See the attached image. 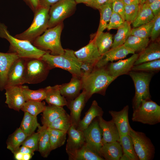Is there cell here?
<instances>
[{
    "instance_id": "obj_1",
    "label": "cell",
    "mask_w": 160,
    "mask_h": 160,
    "mask_svg": "<svg viewBox=\"0 0 160 160\" xmlns=\"http://www.w3.org/2000/svg\"><path fill=\"white\" fill-rule=\"evenodd\" d=\"M116 79L109 74L105 66L95 67L89 74L82 77V89L86 93V103L94 94L105 95L107 87Z\"/></svg>"
},
{
    "instance_id": "obj_2",
    "label": "cell",
    "mask_w": 160,
    "mask_h": 160,
    "mask_svg": "<svg viewBox=\"0 0 160 160\" xmlns=\"http://www.w3.org/2000/svg\"><path fill=\"white\" fill-rule=\"evenodd\" d=\"M0 37L7 40L10 44V52L16 53L19 58L41 59L48 51L40 49L30 41L17 39L9 33L7 27L0 22Z\"/></svg>"
},
{
    "instance_id": "obj_3",
    "label": "cell",
    "mask_w": 160,
    "mask_h": 160,
    "mask_svg": "<svg viewBox=\"0 0 160 160\" xmlns=\"http://www.w3.org/2000/svg\"><path fill=\"white\" fill-rule=\"evenodd\" d=\"M47 65L50 70L58 68L66 70L72 76L81 78L83 76L78 64V59L74 51L65 49V53L61 55H53L48 51L41 58Z\"/></svg>"
},
{
    "instance_id": "obj_4",
    "label": "cell",
    "mask_w": 160,
    "mask_h": 160,
    "mask_svg": "<svg viewBox=\"0 0 160 160\" xmlns=\"http://www.w3.org/2000/svg\"><path fill=\"white\" fill-rule=\"evenodd\" d=\"M63 28L62 22L47 29L43 34L34 40L33 44L40 49L49 50L50 54L53 55L64 54L65 49L63 48L60 41V36Z\"/></svg>"
},
{
    "instance_id": "obj_5",
    "label": "cell",
    "mask_w": 160,
    "mask_h": 160,
    "mask_svg": "<svg viewBox=\"0 0 160 160\" xmlns=\"http://www.w3.org/2000/svg\"><path fill=\"white\" fill-rule=\"evenodd\" d=\"M50 7L39 6L34 13V18L30 27L15 37L33 43L34 40L48 28Z\"/></svg>"
},
{
    "instance_id": "obj_6",
    "label": "cell",
    "mask_w": 160,
    "mask_h": 160,
    "mask_svg": "<svg viewBox=\"0 0 160 160\" xmlns=\"http://www.w3.org/2000/svg\"><path fill=\"white\" fill-rule=\"evenodd\" d=\"M153 73L132 71L129 72L135 89V95L132 101L133 110L138 107L143 100L151 99L149 86Z\"/></svg>"
},
{
    "instance_id": "obj_7",
    "label": "cell",
    "mask_w": 160,
    "mask_h": 160,
    "mask_svg": "<svg viewBox=\"0 0 160 160\" xmlns=\"http://www.w3.org/2000/svg\"><path fill=\"white\" fill-rule=\"evenodd\" d=\"M132 121L150 125L160 122V106L151 99L143 100L133 110Z\"/></svg>"
},
{
    "instance_id": "obj_8",
    "label": "cell",
    "mask_w": 160,
    "mask_h": 160,
    "mask_svg": "<svg viewBox=\"0 0 160 160\" xmlns=\"http://www.w3.org/2000/svg\"><path fill=\"white\" fill-rule=\"evenodd\" d=\"M129 135L132 140L135 152L140 160H152L154 157L155 148L145 134L137 131L131 127Z\"/></svg>"
},
{
    "instance_id": "obj_9",
    "label": "cell",
    "mask_w": 160,
    "mask_h": 160,
    "mask_svg": "<svg viewBox=\"0 0 160 160\" xmlns=\"http://www.w3.org/2000/svg\"><path fill=\"white\" fill-rule=\"evenodd\" d=\"M50 69L41 59H26L24 83L35 84L47 78Z\"/></svg>"
},
{
    "instance_id": "obj_10",
    "label": "cell",
    "mask_w": 160,
    "mask_h": 160,
    "mask_svg": "<svg viewBox=\"0 0 160 160\" xmlns=\"http://www.w3.org/2000/svg\"><path fill=\"white\" fill-rule=\"evenodd\" d=\"M77 3L75 0H60L50 7L48 28L63 22L75 12Z\"/></svg>"
},
{
    "instance_id": "obj_11",
    "label": "cell",
    "mask_w": 160,
    "mask_h": 160,
    "mask_svg": "<svg viewBox=\"0 0 160 160\" xmlns=\"http://www.w3.org/2000/svg\"><path fill=\"white\" fill-rule=\"evenodd\" d=\"M26 62V59L19 58L12 63L8 73L5 88L25 84Z\"/></svg>"
},
{
    "instance_id": "obj_12",
    "label": "cell",
    "mask_w": 160,
    "mask_h": 160,
    "mask_svg": "<svg viewBox=\"0 0 160 160\" xmlns=\"http://www.w3.org/2000/svg\"><path fill=\"white\" fill-rule=\"evenodd\" d=\"M86 143L94 151L99 154L102 145L103 133L97 117L95 118L83 131Z\"/></svg>"
},
{
    "instance_id": "obj_13",
    "label": "cell",
    "mask_w": 160,
    "mask_h": 160,
    "mask_svg": "<svg viewBox=\"0 0 160 160\" xmlns=\"http://www.w3.org/2000/svg\"><path fill=\"white\" fill-rule=\"evenodd\" d=\"M138 55V54L135 53L127 59L108 63L105 66L108 73L116 79L120 76L129 73L134 65Z\"/></svg>"
},
{
    "instance_id": "obj_14",
    "label": "cell",
    "mask_w": 160,
    "mask_h": 160,
    "mask_svg": "<svg viewBox=\"0 0 160 160\" xmlns=\"http://www.w3.org/2000/svg\"><path fill=\"white\" fill-rule=\"evenodd\" d=\"M135 52L124 44L116 47L111 48L101 56L100 60L95 65V67L100 68L105 66L109 62L125 58L129 54Z\"/></svg>"
},
{
    "instance_id": "obj_15",
    "label": "cell",
    "mask_w": 160,
    "mask_h": 160,
    "mask_svg": "<svg viewBox=\"0 0 160 160\" xmlns=\"http://www.w3.org/2000/svg\"><path fill=\"white\" fill-rule=\"evenodd\" d=\"M22 86L7 87L5 88V103L9 108L18 111L21 110L26 102Z\"/></svg>"
},
{
    "instance_id": "obj_16",
    "label": "cell",
    "mask_w": 160,
    "mask_h": 160,
    "mask_svg": "<svg viewBox=\"0 0 160 160\" xmlns=\"http://www.w3.org/2000/svg\"><path fill=\"white\" fill-rule=\"evenodd\" d=\"M129 106L127 105L121 111H109V113L115 124L118 131L120 137L129 135L131 127L128 118Z\"/></svg>"
},
{
    "instance_id": "obj_17",
    "label": "cell",
    "mask_w": 160,
    "mask_h": 160,
    "mask_svg": "<svg viewBox=\"0 0 160 160\" xmlns=\"http://www.w3.org/2000/svg\"><path fill=\"white\" fill-rule=\"evenodd\" d=\"M74 53L79 60L95 65L101 57L92 39L87 45L78 50L74 51Z\"/></svg>"
},
{
    "instance_id": "obj_18",
    "label": "cell",
    "mask_w": 160,
    "mask_h": 160,
    "mask_svg": "<svg viewBox=\"0 0 160 160\" xmlns=\"http://www.w3.org/2000/svg\"><path fill=\"white\" fill-rule=\"evenodd\" d=\"M97 118L99 125L102 131V145L107 143L118 141L120 135L113 120L106 121L103 118L102 116L98 117Z\"/></svg>"
},
{
    "instance_id": "obj_19",
    "label": "cell",
    "mask_w": 160,
    "mask_h": 160,
    "mask_svg": "<svg viewBox=\"0 0 160 160\" xmlns=\"http://www.w3.org/2000/svg\"><path fill=\"white\" fill-rule=\"evenodd\" d=\"M86 98L85 92L83 90L82 92L74 100H67L66 106L70 111V116L71 124L76 127L81 120V112L86 103Z\"/></svg>"
},
{
    "instance_id": "obj_20",
    "label": "cell",
    "mask_w": 160,
    "mask_h": 160,
    "mask_svg": "<svg viewBox=\"0 0 160 160\" xmlns=\"http://www.w3.org/2000/svg\"><path fill=\"white\" fill-rule=\"evenodd\" d=\"M19 58L15 53L0 52V90L5 89L9 70L12 63Z\"/></svg>"
},
{
    "instance_id": "obj_21",
    "label": "cell",
    "mask_w": 160,
    "mask_h": 160,
    "mask_svg": "<svg viewBox=\"0 0 160 160\" xmlns=\"http://www.w3.org/2000/svg\"><path fill=\"white\" fill-rule=\"evenodd\" d=\"M82 89L81 78L74 76H72L69 83L60 85V87L61 95L67 100H72L77 97Z\"/></svg>"
},
{
    "instance_id": "obj_22",
    "label": "cell",
    "mask_w": 160,
    "mask_h": 160,
    "mask_svg": "<svg viewBox=\"0 0 160 160\" xmlns=\"http://www.w3.org/2000/svg\"><path fill=\"white\" fill-rule=\"evenodd\" d=\"M67 134L68 137L66 145V152L79 148L86 142L83 131L77 129L74 125L71 124Z\"/></svg>"
},
{
    "instance_id": "obj_23",
    "label": "cell",
    "mask_w": 160,
    "mask_h": 160,
    "mask_svg": "<svg viewBox=\"0 0 160 160\" xmlns=\"http://www.w3.org/2000/svg\"><path fill=\"white\" fill-rule=\"evenodd\" d=\"M69 160H104L85 142L79 148L66 152Z\"/></svg>"
},
{
    "instance_id": "obj_24",
    "label": "cell",
    "mask_w": 160,
    "mask_h": 160,
    "mask_svg": "<svg viewBox=\"0 0 160 160\" xmlns=\"http://www.w3.org/2000/svg\"><path fill=\"white\" fill-rule=\"evenodd\" d=\"M160 59V44L158 42L153 41L140 53L134 65Z\"/></svg>"
},
{
    "instance_id": "obj_25",
    "label": "cell",
    "mask_w": 160,
    "mask_h": 160,
    "mask_svg": "<svg viewBox=\"0 0 160 160\" xmlns=\"http://www.w3.org/2000/svg\"><path fill=\"white\" fill-rule=\"evenodd\" d=\"M99 153L104 160H120L123 152L120 143L117 141L103 144Z\"/></svg>"
},
{
    "instance_id": "obj_26",
    "label": "cell",
    "mask_w": 160,
    "mask_h": 160,
    "mask_svg": "<svg viewBox=\"0 0 160 160\" xmlns=\"http://www.w3.org/2000/svg\"><path fill=\"white\" fill-rule=\"evenodd\" d=\"M104 112L95 100H93L91 105L85 113L83 119L80 120L76 127L78 130L83 131L86 129L96 118L103 116Z\"/></svg>"
},
{
    "instance_id": "obj_27",
    "label": "cell",
    "mask_w": 160,
    "mask_h": 160,
    "mask_svg": "<svg viewBox=\"0 0 160 160\" xmlns=\"http://www.w3.org/2000/svg\"><path fill=\"white\" fill-rule=\"evenodd\" d=\"M60 87V85H56L49 86L44 88L46 92L45 100L48 105L63 107L66 105L67 100L61 95Z\"/></svg>"
},
{
    "instance_id": "obj_28",
    "label": "cell",
    "mask_w": 160,
    "mask_h": 160,
    "mask_svg": "<svg viewBox=\"0 0 160 160\" xmlns=\"http://www.w3.org/2000/svg\"><path fill=\"white\" fill-rule=\"evenodd\" d=\"M38 128L39 133L38 151L42 156L47 158L52 151L47 127L40 125Z\"/></svg>"
},
{
    "instance_id": "obj_29",
    "label": "cell",
    "mask_w": 160,
    "mask_h": 160,
    "mask_svg": "<svg viewBox=\"0 0 160 160\" xmlns=\"http://www.w3.org/2000/svg\"><path fill=\"white\" fill-rule=\"evenodd\" d=\"M92 39L101 56L111 48L113 42L112 35L108 32L96 33Z\"/></svg>"
},
{
    "instance_id": "obj_30",
    "label": "cell",
    "mask_w": 160,
    "mask_h": 160,
    "mask_svg": "<svg viewBox=\"0 0 160 160\" xmlns=\"http://www.w3.org/2000/svg\"><path fill=\"white\" fill-rule=\"evenodd\" d=\"M41 122L46 127L61 116L66 113L63 107L48 105L42 112Z\"/></svg>"
},
{
    "instance_id": "obj_31",
    "label": "cell",
    "mask_w": 160,
    "mask_h": 160,
    "mask_svg": "<svg viewBox=\"0 0 160 160\" xmlns=\"http://www.w3.org/2000/svg\"><path fill=\"white\" fill-rule=\"evenodd\" d=\"M154 17L148 4L145 3L140 4L137 16L132 23V25L134 28L139 27L151 21Z\"/></svg>"
},
{
    "instance_id": "obj_32",
    "label": "cell",
    "mask_w": 160,
    "mask_h": 160,
    "mask_svg": "<svg viewBox=\"0 0 160 160\" xmlns=\"http://www.w3.org/2000/svg\"><path fill=\"white\" fill-rule=\"evenodd\" d=\"M27 136L20 127L17 128L8 137L7 148L13 153L18 150Z\"/></svg>"
},
{
    "instance_id": "obj_33",
    "label": "cell",
    "mask_w": 160,
    "mask_h": 160,
    "mask_svg": "<svg viewBox=\"0 0 160 160\" xmlns=\"http://www.w3.org/2000/svg\"><path fill=\"white\" fill-rule=\"evenodd\" d=\"M131 23L125 21L124 24L118 29L113 38L111 48L123 45L129 37L131 35L132 28Z\"/></svg>"
},
{
    "instance_id": "obj_34",
    "label": "cell",
    "mask_w": 160,
    "mask_h": 160,
    "mask_svg": "<svg viewBox=\"0 0 160 160\" xmlns=\"http://www.w3.org/2000/svg\"><path fill=\"white\" fill-rule=\"evenodd\" d=\"M149 42V38H142L131 35L123 44L135 53H140L146 47Z\"/></svg>"
},
{
    "instance_id": "obj_35",
    "label": "cell",
    "mask_w": 160,
    "mask_h": 160,
    "mask_svg": "<svg viewBox=\"0 0 160 160\" xmlns=\"http://www.w3.org/2000/svg\"><path fill=\"white\" fill-rule=\"evenodd\" d=\"M24 112L20 127L28 136L34 133L40 124L38 122L37 116H34L27 112Z\"/></svg>"
},
{
    "instance_id": "obj_36",
    "label": "cell",
    "mask_w": 160,
    "mask_h": 160,
    "mask_svg": "<svg viewBox=\"0 0 160 160\" xmlns=\"http://www.w3.org/2000/svg\"><path fill=\"white\" fill-rule=\"evenodd\" d=\"M47 130L49 134L52 151L64 145L66 139L67 132L48 127Z\"/></svg>"
},
{
    "instance_id": "obj_37",
    "label": "cell",
    "mask_w": 160,
    "mask_h": 160,
    "mask_svg": "<svg viewBox=\"0 0 160 160\" xmlns=\"http://www.w3.org/2000/svg\"><path fill=\"white\" fill-rule=\"evenodd\" d=\"M118 141L121 146L123 153L127 155L130 160H139L135 151L132 140L129 135L120 136Z\"/></svg>"
},
{
    "instance_id": "obj_38",
    "label": "cell",
    "mask_w": 160,
    "mask_h": 160,
    "mask_svg": "<svg viewBox=\"0 0 160 160\" xmlns=\"http://www.w3.org/2000/svg\"><path fill=\"white\" fill-rule=\"evenodd\" d=\"M112 2L108 3L98 9L100 14V19L97 33L103 32L107 27L112 13Z\"/></svg>"
},
{
    "instance_id": "obj_39",
    "label": "cell",
    "mask_w": 160,
    "mask_h": 160,
    "mask_svg": "<svg viewBox=\"0 0 160 160\" xmlns=\"http://www.w3.org/2000/svg\"><path fill=\"white\" fill-rule=\"evenodd\" d=\"M22 92L26 101H42L45 99L46 92L45 89L32 90L28 86H21Z\"/></svg>"
},
{
    "instance_id": "obj_40",
    "label": "cell",
    "mask_w": 160,
    "mask_h": 160,
    "mask_svg": "<svg viewBox=\"0 0 160 160\" xmlns=\"http://www.w3.org/2000/svg\"><path fill=\"white\" fill-rule=\"evenodd\" d=\"M46 106L44 102L26 101L21 110L24 112H27L34 116H37L39 114L42 113Z\"/></svg>"
},
{
    "instance_id": "obj_41",
    "label": "cell",
    "mask_w": 160,
    "mask_h": 160,
    "mask_svg": "<svg viewBox=\"0 0 160 160\" xmlns=\"http://www.w3.org/2000/svg\"><path fill=\"white\" fill-rule=\"evenodd\" d=\"M71 124L70 115L66 113L56 119L49 124L47 127L67 132Z\"/></svg>"
},
{
    "instance_id": "obj_42",
    "label": "cell",
    "mask_w": 160,
    "mask_h": 160,
    "mask_svg": "<svg viewBox=\"0 0 160 160\" xmlns=\"http://www.w3.org/2000/svg\"><path fill=\"white\" fill-rule=\"evenodd\" d=\"M160 70V59H159L134 65L131 71L154 73Z\"/></svg>"
},
{
    "instance_id": "obj_43",
    "label": "cell",
    "mask_w": 160,
    "mask_h": 160,
    "mask_svg": "<svg viewBox=\"0 0 160 160\" xmlns=\"http://www.w3.org/2000/svg\"><path fill=\"white\" fill-rule=\"evenodd\" d=\"M154 20V18L147 23L132 29L131 35L144 38L150 37Z\"/></svg>"
},
{
    "instance_id": "obj_44",
    "label": "cell",
    "mask_w": 160,
    "mask_h": 160,
    "mask_svg": "<svg viewBox=\"0 0 160 160\" xmlns=\"http://www.w3.org/2000/svg\"><path fill=\"white\" fill-rule=\"evenodd\" d=\"M139 4L125 5V21L131 23H132L135 21L138 14Z\"/></svg>"
},
{
    "instance_id": "obj_45",
    "label": "cell",
    "mask_w": 160,
    "mask_h": 160,
    "mask_svg": "<svg viewBox=\"0 0 160 160\" xmlns=\"http://www.w3.org/2000/svg\"><path fill=\"white\" fill-rule=\"evenodd\" d=\"M39 137V132H34L27 136L22 145L28 148L34 152L38 151Z\"/></svg>"
},
{
    "instance_id": "obj_46",
    "label": "cell",
    "mask_w": 160,
    "mask_h": 160,
    "mask_svg": "<svg viewBox=\"0 0 160 160\" xmlns=\"http://www.w3.org/2000/svg\"><path fill=\"white\" fill-rule=\"evenodd\" d=\"M125 20L117 13L112 12L107 27L108 30L111 29H118L124 23Z\"/></svg>"
},
{
    "instance_id": "obj_47",
    "label": "cell",
    "mask_w": 160,
    "mask_h": 160,
    "mask_svg": "<svg viewBox=\"0 0 160 160\" xmlns=\"http://www.w3.org/2000/svg\"><path fill=\"white\" fill-rule=\"evenodd\" d=\"M160 33V13L154 17V22L150 36L151 40L155 41Z\"/></svg>"
},
{
    "instance_id": "obj_48",
    "label": "cell",
    "mask_w": 160,
    "mask_h": 160,
    "mask_svg": "<svg viewBox=\"0 0 160 160\" xmlns=\"http://www.w3.org/2000/svg\"><path fill=\"white\" fill-rule=\"evenodd\" d=\"M112 12L117 13L125 20V4L121 0H116L112 2Z\"/></svg>"
},
{
    "instance_id": "obj_49",
    "label": "cell",
    "mask_w": 160,
    "mask_h": 160,
    "mask_svg": "<svg viewBox=\"0 0 160 160\" xmlns=\"http://www.w3.org/2000/svg\"><path fill=\"white\" fill-rule=\"evenodd\" d=\"M78 64L82 73V77L88 75L93 71L95 67V65L94 64L81 61L78 59Z\"/></svg>"
},
{
    "instance_id": "obj_50",
    "label": "cell",
    "mask_w": 160,
    "mask_h": 160,
    "mask_svg": "<svg viewBox=\"0 0 160 160\" xmlns=\"http://www.w3.org/2000/svg\"><path fill=\"white\" fill-rule=\"evenodd\" d=\"M109 1V0H90L86 5L98 9L102 6Z\"/></svg>"
},
{
    "instance_id": "obj_51",
    "label": "cell",
    "mask_w": 160,
    "mask_h": 160,
    "mask_svg": "<svg viewBox=\"0 0 160 160\" xmlns=\"http://www.w3.org/2000/svg\"><path fill=\"white\" fill-rule=\"evenodd\" d=\"M149 6L154 16L160 13V0H155Z\"/></svg>"
},
{
    "instance_id": "obj_52",
    "label": "cell",
    "mask_w": 160,
    "mask_h": 160,
    "mask_svg": "<svg viewBox=\"0 0 160 160\" xmlns=\"http://www.w3.org/2000/svg\"><path fill=\"white\" fill-rule=\"evenodd\" d=\"M34 12L39 6V0H23Z\"/></svg>"
},
{
    "instance_id": "obj_53",
    "label": "cell",
    "mask_w": 160,
    "mask_h": 160,
    "mask_svg": "<svg viewBox=\"0 0 160 160\" xmlns=\"http://www.w3.org/2000/svg\"><path fill=\"white\" fill-rule=\"evenodd\" d=\"M60 0H39V6L50 7Z\"/></svg>"
},
{
    "instance_id": "obj_54",
    "label": "cell",
    "mask_w": 160,
    "mask_h": 160,
    "mask_svg": "<svg viewBox=\"0 0 160 160\" xmlns=\"http://www.w3.org/2000/svg\"><path fill=\"white\" fill-rule=\"evenodd\" d=\"M17 151H18L23 154H31L33 155L34 154V152L28 148L23 145L20 147Z\"/></svg>"
},
{
    "instance_id": "obj_55",
    "label": "cell",
    "mask_w": 160,
    "mask_h": 160,
    "mask_svg": "<svg viewBox=\"0 0 160 160\" xmlns=\"http://www.w3.org/2000/svg\"><path fill=\"white\" fill-rule=\"evenodd\" d=\"M125 5L133 4H139L140 3V0H121Z\"/></svg>"
},
{
    "instance_id": "obj_56",
    "label": "cell",
    "mask_w": 160,
    "mask_h": 160,
    "mask_svg": "<svg viewBox=\"0 0 160 160\" xmlns=\"http://www.w3.org/2000/svg\"><path fill=\"white\" fill-rule=\"evenodd\" d=\"M14 158L16 160H23V153L18 151H17L13 153Z\"/></svg>"
},
{
    "instance_id": "obj_57",
    "label": "cell",
    "mask_w": 160,
    "mask_h": 160,
    "mask_svg": "<svg viewBox=\"0 0 160 160\" xmlns=\"http://www.w3.org/2000/svg\"><path fill=\"white\" fill-rule=\"evenodd\" d=\"M33 155L31 154H23V160H29L31 159Z\"/></svg>"
},
{
    "instance_id": "obj_58",
    "label": "cell",
    "mask_w": 160,
    "mask_h": 160,
    "mask_svg": "<svg viewBox=\"0 0 160 160\" xmlns=\"http://www.w3.org/2000/svg\"><path fill=\"white\" fill-rule=\"evenodd\" d=\"M90 0H75L77 3H84L86 5L87 4Z\"/></svg>"
},
{
    "instance_id": "obj_59",
    "label": "cell",
    "mask_w": 160,
    "mask_h": 160,
    "mask_svg": "<svg viewBox=\"0 0 160 160\" xmlns=\"http://www.w3.org/2000/svg\"><path fill=\"white\" fill-rule=\"evenodd\" d=\"M120 160H130L128 157L125 154L123 153L120 159Z\"/></svg>"
},
{
    "instance_id": "obj_60",
    "label": "cell",
    "mask_w": 160,
    "mask_h": 160,
    "mask_svg": "<svg viewBox=\"0 0 160 160\" xmlns=\"http://www.w3.org/2000/svg\"><path fill=\"white\" fill-rule=\"evenodd\" d=\"M155 0H146L145 3L149 4Z\"/></svg>"
},
{
    "instance_id": "obj_61",
    "label": "cell",
    "mask_w": 160,
    "mask_h": 160,
    "mask_svg": "<svg viewBox=\"0 0 160 160\" xmlns=\"http://www.w3.org/2000/svg\"><path fill=\"white\" fill-rule=\"evenodd\" d=\"M140 3L141 4H143L145 2L146 0H140Z\"/></svg>"
},
{
    "instance_id": "obj_62",
    "label": "cell",
    "mask_w": 160,
    "mask_h": 160,
    "mask_svg": "<svg viewBox=\"0 0 160 160\" xmlns=\"http://www.w3.org/2000/svg\"><path fill=\"white\" fill-rule=\"evenodd\" d=\"M115 0H109V1L111 2H112Z\"/></svg>"
}]
</instances>
